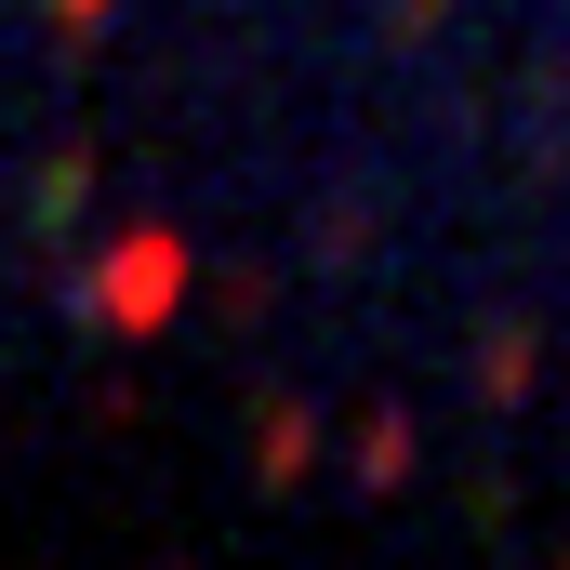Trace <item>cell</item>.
<instances>
[{"label": "cell", "mask_w": 570, "mask_h": 570, "mask_svg": "<svg viewBox=\"0 0 570 570\" xmlns=\"http://www.w3.org/2000/svg\"><path fill=\"white\" fill-rule=\"evenodd\" d=\"M173 292H186V239H159V226H146V239H120V253L94 266V318H107V332H159V318H173Z\"/></svg>", "instance_id": "6da1fadb"}, {"label": "cell", "mask_w": 570, "mask_h": 570, "mask_svg": "<svg viewBox=\"0 0 570 570\" xmlns=\"http://www.w3.org/2000/svg\"><path fill=\"white\" fill-rule=\"evenodd\" d=\"M53 13H67V27H107V0H53Z\"/></svg>", "instance_id": "7a4b0ae2"}]
</instances>
